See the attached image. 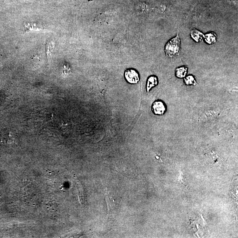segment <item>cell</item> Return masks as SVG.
<instances>
[{
  "mask_svg": "<svg viewBox=\"0 0 238 238\" xmlns=\"http://www.w3.org/2000/svg\"><path fill=\"white\" fill-rule=\"evenodd\" d=\"M216 35L214 33H208L204 35L205 40L206 42L209 44H213L216 42Z\"/></svg>",
  "mask_w": 238,
  "mask_h": 238,
  "instance_id": "cell-7",
  "label": "cell"
},
{
  "mask_svg": "<svg viewBox=\"0 0 238 238\" xmlns=\"http://www.w3.org/2000/svg\"><path fill=\"white\" fill-rule=\"evenodd\" d=\"M158 80L157 77L155 76H150L147 79L146 83V91L149 92L154 87L158 85Z\"/></svg>",
  "mask_w": 238,
  "mask_h": 238,
  "instance_id": "cell-4",
  "label": "cell"
},
{
  "mask_svg": "<svg viewBox=\"0 0 238 238\" xmlns=\"http://www.w3.org/2000/svg\"><path fill=\"white\" fill-rule=\"evenodd\" d=\"M184 82L187 86H196L197 84L195 77L193 75H190L184 77Z\"/></svg>",
  "mask_w": 238,
  "mask_h": 238,
  "instance_id": "cell-8",
  "label": "cell"
},
{
  "mask_svg": "<svg viewBox=\"0 0 238 238\" xmlns=\"http://www.w3.org/2000/svg\"><path fill=\"white\" fill-rule=\"evenodd\" d=\"M151 109L154 114L156 115H163L167 111V106L163 101L158 100L153 102Z\"/></svg>",
  "mask_w": 238,
  "mask_h": 238,
  "instance_id": "cell-3",
  "label": "cell"
},
{
  "mask_svg": "<svg viewBox=\"0 0 238 238\" xmlns=\"http://www.w3.org/2000/svg\"><path fill=\"white\" fill-rule=\"evenodd\" d=\"M188 68L185 66L177 67L176 69V76L180 79L184 78L187 74Z\"/></svg>",
  "mask_w": 238,
  "mask_h": 238,
  "instance_id": "cell-5",
  "label": "cell"
},
{
  "mask_svg": "<svg viewBox=\"0 0 238 238\" xmlns=\"http://www.w3.org/2000/svg\"><path fill=\"white\" fill-rule=\"evenodd\" d=\"M191 35L192 38L197 42L201 41L203 37H204L203 33L196 29H193L191 31Z\"/></svg>",
  "mask_w": 238,
  "mask_h": 238,
  "instance_id": "cell-6",
  "label": "cell"
},
{
  "mask_svg": "<svg viewBox=\"0 0 238 238\" xmlns=\"http://www.w3.org/2000/svg\"><path fill=\"white\" fill-rule=\"evenodd\" d=\"M181 44L180 35L177 34L175 37L169 41L165 47L166 55L169 57H173L180 55Z\"/></svg>",
  "mask_w": 238,
  "mask_h": 238,
  "instance_id": "cell-1",
  "label": "cell"
},
{
  "mask_svg": "<svg viewBox=\"0 0 238 238\" xmlns=\"http://www.w3.org/2000/svg\"><path fill=\"white\" fill-rule=\"evenodd\" d=\"M124 78L126 81L130 84H136L140 80L139 73L133 68H129L125 70Z\"/></svg>",
  "mask_w": 238,
  "mask_h": 238,
  "instance_id": "cell-2",
  "label": "cell"
},
{
  "mask_svg": "<svg viewBox=\"0 0 238 238\" xmlns=\"http://www.w3.org/2000/svg\"><path fill=\"white\" fill-rule=\"evenodd\" d=\"M178 180L179 182H180L181 184H182V185H184V186H187V185H186V184H186V179H185L184 176L183 175V173H182V172H181V171H180V176H179Z\"/></svg>",
  "mask_w": 238,
  "mask_h": 238,
  "instance_id": "cell-9",
  "label": "cell"
}]
</instances>
